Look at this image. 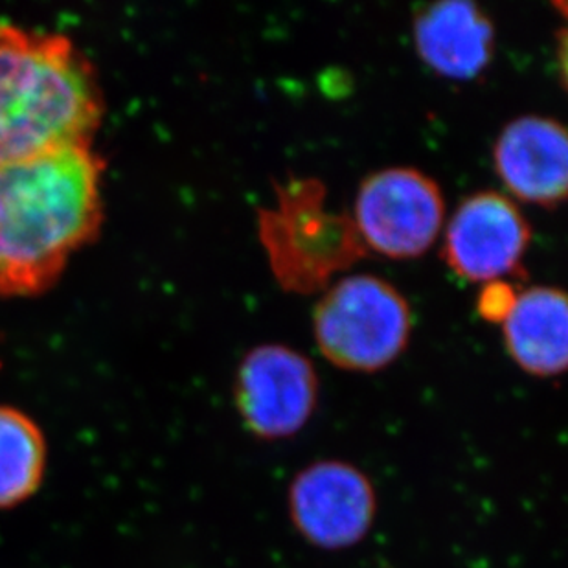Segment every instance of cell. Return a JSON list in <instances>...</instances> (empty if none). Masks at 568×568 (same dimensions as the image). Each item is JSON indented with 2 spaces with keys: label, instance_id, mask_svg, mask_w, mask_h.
I'll list each match as a JSON object with an SVG mask.
<instances>
[{
  "label": "cell",
  "instance_id": "6da1fadb",
  "mask_svg": "<svg viewBox=\"0 0 568 568\" xmlns=\"http://www.w3.org/2000/svg\"><path fill=\"white\" fill-rule=\"evenodd\" d=\"M103 164L72 145L0 166V295L43 293L102 225Z\"/></svg>",
  "mask_w": 568,
  "mask_h": 568
},
{
  "label": "cell",
  "instance_id": "7a4b0ae2",
  "mask_svg": "<svg viewBox=\"0 0 568 568\" xmlns=\"http://www.w3.org/2000/svg\"><path fill=\"white\" fill-rule=\"evenodd\" d=\"M102 114L97 72L69 38L0 22V166L91 145Z\"/></svg>",
  "mask_w": 568,
  "mask_h": 568
},
{
  "label": "cell",
  "instance_id": "3957f363",
  "mask_svg": "<svg viewBox=\"0 0 568 568\" xmlns=\"http://www.w3.org/2000/svg\"><path fill=\"white\" fill-rule=\"evenodd\" d=\"M276 209L257 212L260 240L285 291L310 295L324 290L333 274L368 256L354 220L326 212L321 181L290 179L276 184Z\"/></svg>",
  "mask_w": 568,
  "mask_h": 568
},
{
  "label": "cell",
  "instance_id": "277c9868",
  "mask_svg": "<svg viewBox=\"0 0 568 568\" xmlns=\"http://www.w3.org/2000/svg\"><path fill=\"white\" fill-rule=\"evenodd\" d=\"M315 338L329 363L352 372H377L407 348L410 310L383 278L359 274L333 285L315 310Z\"/></svg>",
  "mask_w": 568,
  "mask_h": 568
},
{
  "label": "cell",
  "instance_id": "5b68a950",
  "mask_svg": "<svg viewBox=\"0 0 568 568\" xmlns=\"http://www.w3.org/2000/svg\"><path fill=\"white\" fill-rule=\"evenodd\" d=\"M444 214V195L433 179L413 168H388L361 184L354 223L368 251L407 260L429 251Z\"/></svg>",
  "mask_w": 568,
  "mask_h": 568
},
{
  "label": "cell",
  "instance_id": "8992f818",
  "mask_svg": "<svg viewBox=\"0 0 568 568\" xmlns=\"http://www.w3.org/2000/svg\"><path fill=\"white\" fill-rule=\"evenodd\" d=\"M237 410L263 440L293 436L315 413L318 379L312 361L280 344L248 352L237 371Z\"/></svg>",
  "mask_w": 568,
  "mask_h": 568
},
{
  "label": "cell",
  "instance_id": "52a82bcc",
  "mask_svg": "<svg viewBox=\"0 0 568 568\" xmlns=\"http://www.w3.org/2000/svg\"><path fill=\"white\" fill-rule=\"evenodd\" d=\"M291 519L307 541L327 550L365 539L376 519L374 486L346 462L322 460L296 475L290 489Z\"/></svg>",
  "mask_w": 568,
  "mask_h": 568
},
{
  "label": "cell",
  "instance_id": "ba28073f",
  "mask_svg": "<svg viewBox=\"0 0 568 568\" xmlns=\"http://www.w3.org/2000/svg\"><path fill=\"white\" fill-rule=\"evenodd\" d=\"M530 237L528 221L508 197L475 193L462 201L447 226L445 262L462 278L488 284L519 265Z\"/></svg>",
  "mask_w": 568,
  "mask_h": 568
},
{
  "label": "cell",
  "instance_id": "9c48e42d",
  "mask_svg": "<svg viewBox=\"0 0 568 568\" xmlns=\"http://www.w3.org/2000/svg\"><path fill=\"white\" fill-rule=\"evenodd\" d=\"M495 170L515 197L556 209L567 197V131L542 116L509 122L495 144Z\"/></svg>",
  "mask_w": 568,
  "mask_h": 568
},
{
  "label": "cell",
  "instance_id": "30bf717a",
  "mask_svg": "<svg viewBox=\"0 0 568 568\" xmlns=\"http://www.w3.org/2000/svg\"><path fill=\"white\" fill-rule=\"evenodd\" d=\"M414 41L435 72L450 80H471L494 58L495 30L475 2L445 0L419 11Z\"/></svg>",
  "mask_w": 568,
  "mask_h": 568
},
{
  "label": "cell",
  "instance_id": "8fae6325",
  "mask_svg": "<svg viewBox=\"0 0 568 568\" xmlns=\"http://www.w3.org/2000/svg\"><path fill=\"white\" fill-rule=\"evenodd\" d=\"M509 355L531 376L564 374L568 359V307L564 291L531 287L517 295L505 322Z\"/></svg>",
  "mask_w": 568,
  "mask_h": 568
},
{
  "label": "cell",
  "instance_id": "7c38bea8",
  "mask_svg": "<svg viewBox=\"0 0 568 568\" xmlns=\"http://www.w3.org/2000/svg\"><path fill=\"white\" fill-rule=\"evenodd\" d=\"M47 444L27 414L0 405V508L21 505L43 480Z\"/></svg>",
  "mask_w": 568,
  "mask_h": 568
},
{
  "label": "cell",
  "instance_id": "4fadbf2b",
  "mask_svg": "<svg viewBox=\"0 0 568 568\" xmlns=\"http://www.w3.org/2000/svg\"><path fill=\"white\" fill-rule=\"evenodd\" d=\"M515 301H517V295H515L514 287L505 280H494V282L484 284L483 291L478 295V315L483 316L484 321L503 324L514 310Z\"/></svg>",
  "mask_w": 568,
  "mask_h": 568
}]
</instances>
